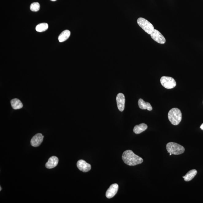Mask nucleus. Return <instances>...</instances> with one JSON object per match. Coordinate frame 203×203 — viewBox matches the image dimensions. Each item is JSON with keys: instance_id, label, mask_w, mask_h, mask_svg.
<instances>
[{"instance_id": "1", "label": "nucleus", "mask_w": 203, "mask_h": 203, "mask_svg": "<svg viewBox=\"0 0 203 203\" xmlns=\"http://www.w3.org/2000/svg\"><path fill=\"white\" fill-rule=\"evenodd\" d=\"M124 163L130 166H134L142 163L144 161L142 158L136 155L133 151L127 150L124 151L122 156Z\"/></svg>"}, {"instance_id": "2", "label": "nucleus", "mask_w": 203, "mask_h": 203, "mask_svg": "<svg viewBox=\"0 0 203 203\" xmlns=\"http://www.w3.org/2000/svg\"><path fill=\"white\" fill-rule=\"evenodd\" d=\"M168 117L171 124L174 125H177L182 120V113L178 109L173 108L168 113Z\"/></svg>"}, {"instance_id": "3", "label": "nucleus", "mask_w": 203, "mask_h": 203, "mask_svg": "<svg viewBox=\"0 0 203 203\" xmlns=\"http://www.w3.org/2000/svg\"><path fill=\"white\" fill-rule=\"evenodd\" d=\"M166 147L168 153L175 155L182 154L185 151L183 146L174 142L168 143Z\"/></svg>"}, {"instance_id": "4", "label": "nucleus", "mask_w": 203, "mask_h": 203, "mask_svg": "<svg viewBox=\"0 0 203 203\" xmlns=\"http://www.w3.org/2000/svg\"><path fill=\"white\" fill-rule=\"evenodd\" d=\"M137 22L139 26L148 34L150 35L154 29L153 25L144 18H139Z\"/></svg>"}, {"instance_id": "5", "label": "nucleus", "mask_w": 203, "mask_h": 203, "mask_svg": "<svg viewBox=\"0 0 203 203\" xmlns=\"http://www.w3.org/2000/svg\"><path fill=\"white\" fill-rule=\"evenodd\" d=\"M160 82L163 86L168 89H173L176 85L175 80L169 76H162L161 78Z\"/></svg>"}, {"instance_id": "6", "label": "nucleus", "mask_w": 203, "mask_h": 203, "mask_svg": "<svg viewBox=\"0 0 203 203\" xmlns=\"http://www.w3.org/2000/svg\"><path fill=\"white\" fill-rule=\"evenodd\" d=\"M150 35L151 38L159 44H164L166 42L165 38L157 30L154 29Z\"/></svg>"}, {"instance_id": "7", "label": "nucleus", "mask_w": 203, "mask_h": 203, "mask_svg": "<svg viewBox=\"0 0 203 203\" xmlns=\"http://www.w3.org/2000/svg\"><path fill=\"white\" fill-rule=\"evenodd\" d=\"M117 105L118 109L120 111H124L125 105V98L124 95L122 93H119L116 97Z\"/></svg>"}, {"instance_id": "8", "label": "nucleus", "mask_w": 203, "mask_h": 203, "mask_svg": "<svg viewBox=\"0 0 203 203\" xmlns=\"http://www.w3.org/2000/svg\"><path fill=\"white\" fill-rule=\"evenodd\" d=\"M119 189V186L117 184H114L110 186L106 193V197L111 199L114 197L117 193Z\"/></svg>"}, {"instance_id": "9", "label": "nucleus", "mask_w": 203, "mask_h": 203, "mask_svg": "<svg viewBox=\"0 0 203 203\" xmlns=\"http://www.w3.org/2000/svg\"><path fill=\"white\" fill-rule=\"evenodd\" d=\"M44 136L41 133H38L32 138L31 141V144L33 147L39 146L43 142Z\"/></svg>"}, {"instance_id": "10", "label": "nucleus", "mask_w": 203, "mask_h": 203, "mask_svg": "<svg viewBox=\"0 0 203 203\" xmlns=\"http://www.w3.org/2000/svg\"><path fill=\"white\" fill-rule=\"evenodd\" d=\"M77 167L80 170L84 172H89L91 169V165L87 163L86 161L80 159L77 163Z\"/></svg>"}, {"instance_id": "11", "label": "nucleus", "mask_w": 203, "mask_h": 203, "mask_svg": "<svg viewBox=\"0 0 203 203\" xmlns=\"http://www.w3.org/2000/svg\"><path fill=\"white\" fill-rule=\"evenodd\" d=\"M59 159L56 156H52L50 158L46 164V167L48 169H53L57 166Z\"/></svg>"}, {"instance_id": "12", "label": "nucleus", "mask_w": 203, "mask_h": 203, "mask_svg": "<svg viewBox=\"0 0 203 203\" xmlns=\"http://www.w3.org/2000/svg\"><path fill=\"white\" fill-rule=\"evenodd\" d=\"M139 107L142 109H147L151 111L152 110V107L149 103L146 102L142 99H140L138 101Z\"/></svg>"}, {"instance_id": "13", "label": "nucleus", "mask_w": 203, "mask_h": 203, "mask_svg": "<svg viewBox=\"0 0 203 203\" xmlns=\"http://www.w3.org/2000/svg\"><path fill=\"white\" fill-rule=\"evenodd\" d=\"M147 128V126L146 124H141L139 125H137L135 126L133 131L136 134H140L141 132L146 130Z\"/></svg>"}, {"instance_id": "14", "label": "nucleus", "mask_w": 203, "mask_h": 203, "mask_svg": "<svg viewBox=\"0 0 203 203\" xmlns=\"http://www.w3.org/2000/svg\"><path fill=\"white\" fill-rule=\"evenodd\" d=\"M197 174V171L195 169H193L189 171L185 176H183V178L186 181H190L195 177Z\"/></svg>"}, {"instance_id": "15", "label": "nucleus", "mask_w": 203, "mask_h": 203, "mask_svg": "<svg viewBox=\"0 0 203 203\" xmlns=\"http://www.w3.org/2000/svg\"><path fill=\"white\" fill-rule=\"evenodd\" d=\"M11 104L13 109H21L23 106V105L21 101L16 98L11 100Z\"/></svg>"}, {"instance_id": "16", "label": "nucleus", "mask_w": 203, "mask_h": 203, "mask_svg": "<svg viewBox=\"0 0 203 203\" xmlns=\"http://www.w3.org/2000/svg\"><path fill=\"white\" fill-rule=\"evenodd\" d=\"M71 36V32L68 30H66L62 32L59 36V40L60 42H63L69 39Z\"/></svg>"}, {"instance_id": "17", "label": "nucleus", "mask_w": 203, "mask_h": 203, "mask_svg": "<svg viewBox=\"0 0 203 203\" xmlns=\"http://www.w3.org/2000/svg\"><path fill=\"white\" fill-rule=\"evenodd\" d=\"M48 28V25L46 23H41L36 26V31L39 32H43L47 30Z\"/></svg>"}, {"instance_id": "18", "label": "nucleus", "mask_w": 203, "mask_h": 203, "mask_svg": "<svg viewBox=\"0 0 203 203\" xmlns=\"http://www.w3.org/2000/svg\"><path fill=\"white\" fill-rule=\"evenodd\" d=\"M40 8V5L39 3L34 2L32 3L30 6L31 10L34 12H36L39 11Z\"/></svg>"}, {"instance_id": "19", "label": "nucleus", "mask_w": 203, "mask_h": 203, "mask_svg": "<svg viewBox=\"0 0 203 203\" xmlns=\"http://www.w3.org/2000/svg\"><path fill=\"white\" fill-rule=\"evenodd\" d=\"M200 128L201 129L203 130V124H201V125L200 126Z\"/></svg>"}, {"instance_id": "20", "label": "nucleus", "mask_w": 203, "mask_h": 203, "mask_svg": "<svg viewBox=\"0 0 203 203\" xmlns=\"http://www.w3.org/2000/svg\"><path fill=\"white\" fill-rule=\"evenodd\" d=\"M51 1H56V0H51Z\"/></svg>"}, {"instance_id": "21", "label": "nucleus", "mask_w": 203, "mask_h": 203, "mask_svg": "<svg viewBox=\"0 0 203 203\" xmlns=\"http://www.w3.org/2000/svg\"><path fill=\"white\" fill-rule=\"evenodd\" d=\"M169 154H169V155H172V154H170V153H169Z\"/></svg>"}, {"instance_id": "22", "label": "nucleus", "mask_w": 203, "mask_h": 203, "mask_svg": "<svg viewBox=\"0 0 203 203\" xmlns=\"http://www.w3.org/2000/svg\"><path fill=\"white\" fill-rule=\"evenodd\" d=\"M0 188H1V190H0V191H1V190H2L1 187H0Z\"/></svg>"}, {"instance_id": "23", "label": "nucleus", "mask_w": 203, "mask_h": 203, "mask_svg": "<svg viewBox=\"0 0 203 203\" xmlns=\"http://www.w3.org/2000/svg\"></svg>"}]
</instances>
